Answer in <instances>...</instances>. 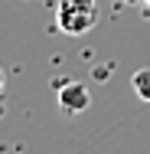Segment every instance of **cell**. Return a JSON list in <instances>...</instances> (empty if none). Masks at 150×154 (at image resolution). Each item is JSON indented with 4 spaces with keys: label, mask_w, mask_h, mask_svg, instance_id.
<instances>
[{
    "label": "cell",
    "mask_w": 150,
    "mask_h": 154,
    "mask_svg": "<svg viewBox=\"0 0 150 154\" xmlns=\"http://www.w3.org/2000/svg\"><path fill=\"white\" fill-rule=\"evenodd\" d=\"M62 33L69 36H82L98 23V10L95 0H59V17H56Z\"/></svg>",
    "instance_id": "6da1fadb"
},
{
    "label": "cell",
    "mask_w": 150,
    "mask_h": 154,
    "mask_svg": "<svg viewBox=\"0 0 150 154\" xmlns=\"http://www.w3.org/2000/svg\"><path fill=\"white\" fill-rule=\"evenodd\" d=\"M131 89L137 92L140 102H150V66L147 69H137L134 72V79H131Z\"/></svg>",
    "instance_id": "3957f363"
},
{
    "label": "cell",
    "mask_w": 150,
    "mask_h": 154,
    "mask_svg": "<svg viewBox=\"0 0 150 154\" xmlns=\"http://www.w3.org/2000/svg\"><path fill=\"white\" fill-rule=\"evenodd\" d=\"M3 89H7V75H3V69H0V98H3Z\"/></svg>",
    "instance_id": "277c9868"
},
{
    "label": "cell",
    "mask_w": 150,
    "mask_h": 154,
    "mask_svg": "<svg viewBox=\"0 0 150 154\" xmlns=\"http://www.w3.org/2000/svg\"><path fill=\"white\" fill-rule=\"evenodd\" d=\"M56 102H59V108L65 115H75V112H85L91 105V95L82 82H62L56 89Z\"/></svg>",
    "instance_id": "7a4b0ae2"
}]
</instances>
